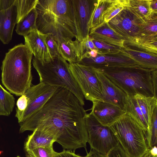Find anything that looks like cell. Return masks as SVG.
Returning <instances> with one entry per match:
<instances>
[{"mask_svg":"<svg viewBox=\"0 0 157 157\" xmlns=\"http://www.w3.org/2000/svg\"><path fill=\"white\" fill-rule=\"evenodd\" d=\"M32 63L39 75L40 82L69 91L83 106L84 105V98L70 71L69 63L62 57H55L50 62L43 63L34 57Z\"/></svg>","mask_w":157,"mask_h":157,"instance_id":"cell-5","label":"cell"},{"mask_svg":"<svg viewBox=\"0 0 157 157\" xmlns=\"http://www.w3.org/2000/svg\"><path fill=\"white\" fill-rule=\"evenodd\" d=\"M17 18L16 8L14 4L6 10H0V40L3 44H8L12 40Z\"/></svg>","mask_w":157,"mask_h":157,"instance_id":"cell-14","label":"cell"},{"mask_svg":"<svg viewBox=\"0 0 157 157\" xmlns=\"http://www.w3.org/2000/svg\"><path fill=\"white\" fill-rule=\"evenodd\" d=\"M150 2L146 5V2H140L136 6V9L141 14L144 16H147L151 12Z\"/></svg>","mask_w":157,"mask_h":157,"instance_id":"cell-29","label":"cell"},{"mask_svg":"<svg viewBox=\"0 0 157 157\" xmlns=\"http://www.w3.org/2000/svg\"><path fill=\"white\" fill-rule=\"evenodd\" d=\"M13 95L6 90L0 83V116H8L12 112L15 103Z\"/></svg>","mask_w":157,"mask_h":157,"instance_id":"cell-20","label":"cell"},{"mask_svg":"<svg viewBox=\"0 0 157 157\" xmlns=\"http://www.w3.org/2000/svg\"><path fill=\"white\" fill-rule=\"evenodd\" d=\"M134 97L149 128L153 113L157 107V98L154 96L147 97L140 95Z\"/></svg>","mask_w":157,"mask_h":157,"instance_id":"cell-18","label":"cell"},{"mask_svg":"<svg viewBox=\"0 0 157 157\" xmlns=\"http://www.w3.org/2000/svg\"><path fill=\"white\" fill-rule=\"evenodd\" d=\"M109 127L131 157H142L147 151L146 132L128 114L124 113Z\"/></svg>","mask_w":157,"mask_h":157,"instance_id":"cell-6","label":"cell"},{"mask_svg":"<svg viewBox=\"0 0 157 157\" xmlns=\"http://www.w3.org/2000/svg\"><path fill=\"white\" fill-rule=\"evenodd\" d=\"M137 64L107 67L99 70L130 96H154L152 81L153 70Z\"/></svg>","mask_w":157,"mask_h":157,"instance_id":"cell-4","label":"cell"},{"mask_svg":"<svg viewBox=\"0 0 157 157\" xmlns=\"http://www.w3.org/2000/svg\"><path fill=\"white\" fill-rule=\"evenodd\" d=\"M35 9L36 26L40 32L52 34L57 43L78 39L72 0H38Z\"/></svg>","mask_w":157,"mask_h":157,"instance_id":"cell-2","label":"cell"},{"mask_svg":"<svg viewBox=\"0 0 157 157\" xmlns=\"http://www.w3.org/2000/svg\"><path fill=\"white\" fill-rule=\"evenodd\" d=\"M85 120L91 149L107 155L118 144L116 137L109 127L101 124L90 113Z\"/></svg>","mask_w":157,"mask_h":157,"instance_id":"cell-7","label":"cell"},{"mask_svg":"<svg viewBox=\"0 0 157 157\" xmlns=\"http://www.w3.org/2000/svg\"><path fill=\"white\" fill-rule=\"evenodd\" d=\"M121 4H113V5L104 12L102 16L104 17L105 22L109 21L123 10V7Z\"/></svg>","mask_w":157,"mask_h":157,"instance_id":"cell-26","label":"cell"},{"mask_svg":"<svg viewBox=\"0 0 157 157\" xmlns=\"http://www.w3.org/2000/svg\"><path fill=\"white\" fill-rule=\"evenodd\" d=\"M142 157H157V148L155 146L150 148H148L146 152Z\"/></svg>","mask_w":157,"mask_h":157,"instance_id":"cell-35","label":"cell"},{"mask_svg":"<svg viewBox=\"0 0 157 157\" xmlns=\"http://www.w3.org/2000/svg\"><path fill=\"white\" fill-rule=\"evenodd\" d=\"M148 148H151L157 144V107L153 113L150 125L146 134Z\"/></svg>","mask_w":157,"mask_h":157,"instance_id":"cell-22","label":"cell"},{"mask_svg":"<svg viewBox=\"0 0 157 157\" xmlns=\"http://www.w3.org/2000/svg\"><path fill=\"white\" fill-rule=\"evenodd\" d=\"M45 34V42L53 58L61 56L59 51L58 43L54 36L51 33Z\"/></svg>","mask_w":157,"mask_h":157,"instance_id":"cell-24","label":"cell"},{"mask_svg":"<svg viewBox=\"0 0 157 157\" xmlns=\"http://www.w3.org/2000/svg\"><path fill=\"white\" fill-rule=\"evenodd\" d=\"M37 13L35 8L17 23L16 32L24 36L37 29L36 22Z\"/></svg>","mask_w":157,"mask_h":157,"instance_id":"cell-19","label":"cell"},{"mask_svg":"<svg viewBox=\"0 0 157 157\" xmlns=\"http://www.w3.org/2000/svg\"><path fill=\"white\" fill-rule=\"evenodd\" d=\"M107 157H131L118 144L107 155Z\"/></svg>","mask_w":157,"mask_h":157,"instance_id":"cell-27","label":"cell"},{"mask_svg":"<svg viewBox=\"0 0 157 157\" xmlns=\"http://www.w3.org/2000/svg\"><path fill=\"white\" fill-rule=\"evenodd\" d=\"M69 67L84 98L92 103L101 101V86L94 70L78 63H69Z\"/></svg>","mask_w":157,"mask_h":157,"instance_id":"cell-8","label":"cell"},{"mask_svg":"<svg viewBox=\"0 0 157 157\" xmlns=\"http://www.w3.org/2000/svg\"><path fill=\"white\" fill-rule=\"evenodd\" d=\"M157 69L152 71V81L154 92V97L157 98Z\"/></svg>","mask_w":157,"mask_h":157,"instance_id":"cell-33","label":"cell"},{"mask_svg":"<svg viewBox=\"0 0 157 157\" xmlns=\"http://www.w3.org/2000/svg\"><path fill=\"white\" fill-rule=\"evenodd\" d=\"M86 114L76 97L59 87L40 109L19 123V132L37 128L54 136L64 149L74 151L86 148L88 142Z\"/></svg>","mask_w":157,"mask_h":157,"instance_id":"cell-1","label":"cell"},{"mask_svg":"<svg viewBox=\"0 0 157 157\" xmlns=\"http://www.w3.org/2000/svg\"><path fill=\"white\" fill-rule=\"evenodd\" d=\"M94 70L101 86V101L116 105L124 111L128 95L102 72L98 70Z\"/></svg>","mask_w":157,"mask_h":157,"instance_id":"cell-11","label":"cell"},{"mask_svg":"<svg viewBox=\"0 0 157 157\" xmlns=\"http://www.w3.org/2000/svg\"><path fill=\"white\" fill-rule=\"evenodd\" d=\"M124 111L135 120L147 132L149 127L134 96H128Z\"/></svg>","mask_w":157,"mask_h":157,"instance_id":"cell-17","label":"cell"},{"mask_svg":"<svg viewBox=\"0 0 157 157\" xmlns=\"http://www.w3.org/2000/svg\"><path fill=\"white\" fill-rule=\"evenodd\" d=\"M90 113L101 124L109 127L125 113L119 107L98 101L93 103Z\"/></svg>","mask_w":157,"mask_h":157,"instance_id":"cell-12","label":"cell"},{"mask_svg":"<svg viewBox=\"0 0 157 157\" xmlns=\"http://www.w3.org/2000/svg\"><path fill=\"white\" fill-rule=\"evenodd\" d=\"M45 35L36 29L24 36L25 44L27 45L34 57L41 63L50 62L54 58L47 46Z\"/></svg>","mask_w":157,"mask_h":157,"instance_id":"cell-13","label":"cell"},{"mask_svg":"<svg viewBox=\"0 0 157 157\" xmlns=\"http://www.w3.org/2000/svg\"><path fill=\"white\" fill-rule=\"evenodd\" d=\"M84 54L87 52L96 48L91 38L89 36L83 40ZM83 54V55H84Z\"/></svg>","mask_w":157,"mask_h":157,"instance_id":"cell-30","label":"cell"},{"mask_svg":"<svg viewBox=\"0 0 157 157\" xmlns=\"http://www.w3.org/2000/svg\"><path fill=\"white\" fill-rule=\"evenodd\" d=\"M16 157H20V156H17Z\"/></svg>","mask_w":157,"mask_h":157,"instance_id":"cell-39","label":"cell"},{"mask_svg":"<svg viewBox=\"0 0 157 157\" xmlns=\"http://www.w3.org/2000/svg\"><path fill=\"white\" fill-rule=\"evenodd\" d=\"M15 0H0V10H6L13 5Z\"/></svg>","mask_w":157,"mask_h":157,"instance_id":"cell-34","label":"cell"},{"mask_svg":"<svg viewBox=\"0 0 157 157\" xmlns=\"http://www.w3.org/2000/svg\"><path fill=\"white\" fill-rule=\"evenodd\" d=\"M60 56L68 63H78L84 54L83 41L77 39L58 43Z\"/></svg>","mask_w":157,"mask_h":157,"instance_id":"cell-15","label":"cell"},{"mask_svg":"<svg viewBox=\"0 0 157 157\" xmlns=\"http://www.w3.org/2000/svg\"><path fill=\"white\" fill-rule=\"evenodd\" d=\"M54 157H86V156H81L75 154L72 151L64 149L61 152H57L55 151Z\"/></svg>","mask_w":157,"mask_h":157,"instance_id":"cell-31","label":"cell"},{"mask_svg":"<svg viewBox=\"0 0 157 157\" xmlns=\"http://www.w3.org/2000/svg\"><path fill=\"white\" fill-rule=\"evenodd\" d=\"M55 142V138L52 135L36 128L28 136L25 148L26 151L38 147L52 146Z\"/></svg>","mask_w":157,"mask_h":157,"instance_id":"cell-16","label":"cell"},{"mask_svg":"<svg viewBox=\"0 0 157 157\" xmlns=\"http://www.w3.org/2000/svg\"><path fill=\"white\" fill-rule=\"evenodd\" d=\"M33 55L27 45L22 43L6 53L1 67V80L10 93L21 96L31 86Z\"/></svg>","mask_w":157,"mask_h":157,"instance_id":"cell-3","label":"cell"},{"mask_svg":"<svg viewBox=\"0 0 157 157\" xmlns=\"http://www.w3.org/2000/svg\"><path fill=\"white\" fill-rule=\"evenodd\" d=\"M28 157H54L53 145L40 147L26 151Z\"/></svg>","mask_w":157,"mask_h":157,"instance_id":"cell-23","label":"cell"},{"mask_svg":"<svg viewBox=\"0 0 157 157\" xmlns=\"http://www.w3.org/2000/svg\"><path fill=\"white\" fill-rule=\"evenodd\" d=\"M86 156V157H107V155L100 154L92 149L88 153H87Z\"/></svg>","mask_w":157,"mask_h":157,"instance_id":"cell-36","label":"cell"},{"mask_svg":"<svg viewBox=\"0 0 157 157\" xmlns=\"http://www.w3.org/2000/svg\"><path fill=\"white\" fill-rule=\"evenodd\" d=\"M147 30L150 31V32L156 33L157 32L156 23L147 26Z\"/></svg>","mask_w":157,"mask_h":157,"instance_id":"cell-37","label":"cell"},{"mask_svg":"<svg viewBox=\"0 0 157 157\" xmlns=\"http://www.w3.org/2000/svg\"><path fill=\"white\" fill-rule=\"evenodd\" d=\"M78 31V40L82 41L89 36L92 18L97 1L72 0Z\"/></svg>","mask_w":157,"mask_h":157,"instance_id":"cell-10","label":"cell"},{"mask_svg":"<svg viewBox=\"0 0 157 157\" xmlns=\"http://www.w3.org/2000/svg\"><path fill=\"white\" fill-rule=\"evenodd\" d=\"M105 3L102 2L99 4V2H97L92 18L90 29L98 26L101 15L102 17L104 10L105 9Z\"/></svg>","mask_w":157,"mask_h":157,"instance_id":"cell-25","label":"cell"},{"mask_svg":"<svg viewBox=\"0 0 157 157\" xmlns=\"http://www.w3.org/2000/svg\"><path fill=\"white\" fill-rule=\"evenodd\" d=\"M38 0H15L14 5L16 8L17 23L35 8Z\"/></svg>","mask_w":157,"mask_h":157,"instance_id":"cell-21","label":"cell"},{"mask_svg":"<svg viewBox=\"0 0 157 157\" xmlns=\"http://www.w3.org/2000/svg\"><path fill=\"white\" fill-rule=\"evenodd\" d=\"M157 2L150 3V7L151 10H155L156 11L157 10Z\"/></svg>","mask_w":157,"mask_h":157,"instance_id":"cell-38","label":"cell"},{"mask_svg":"<svg viewBox=\"0 0 157 157\" xmlns=\"http://www.w3.org/2000/svg\"><path fill=\"white\" fill-rule=\"evenodd\" d=\"M121 24L123 28L125 30L130 31L133 27L134 22L129 18L126 17L122 20Z\"/></svg>","mask_w":157,"mask_h":157,"instance_id":"cell-32","label":"cell"},{"mask_svg":"<svg viewBox=\"0 0 157 157\" xmlns=\"http://www.w3.org/2000/svg\"><path fill=\"white\" fill-rule=\"evenodd\" d=\"M59 87L40 82L31 86L24 93L28 99L26 109L22 112L16 113L19 123L40 109Z\"/></svg>","mask_w":157,"mask_h":157,"instance_id":"cell-9","label":"cell"},{"mask_svg":"<svg viewBox=\"0 0 157 157\" xmlns=\"http://www.w3.org/2000/svg\"><path fill=\"white\" fill-rule=\"evenodd\" d=\"M28 103V99L24 94L18 99L16 103L17 108L16 113H21L26 109Z\"/></svg>","mask_w":157,"mask_h":157,"instance_id":"cell-28","label":"cell"}]
</instances>
